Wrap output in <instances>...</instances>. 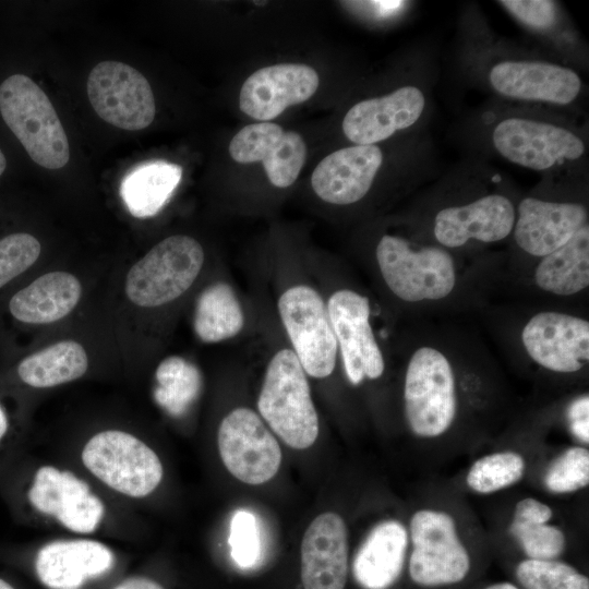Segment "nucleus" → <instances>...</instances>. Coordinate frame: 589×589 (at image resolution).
Instances as JSON below:
<instances>
[{"instance_id":"43","label":"nucleus","mask_w":589,"mask_h":589,"mask_svg":"<svg viewBox=\"0 0 589 589\" xmlns=\"http://www.w3.org/2000/svg\"><path fill=\"white\" fill-rule=\"evenodd\" d=\"M5 167H7V160H5L3 152L0 148V176L5 170Z\"/></svg>"},{"instance_id":"15","label":"nucleus","mask_w":589,"mask_h":589,"mask_svg":"<svg viewBox=\"0 0 589 589\" xmlns=\"http://www.w3.org/2000/svg\"><path fill=\"white\" fill-rule=\"evenodd\" d=\"M521 342L530 359L543 369L575 373L589 360V322L567 313L539 312L525 324Z\"/></svg>"},{"instance_id":"14","label":"nucleus","mask_w":589,"mask_h":589,"mask_svg":"<svg viewBox=\"0 0 589 589\" xmlns=\"http://www.w3.org/2000/svg\"><path fill=\"white\" fill-rule=\"evenodd\" d=\"M515 219L512 200L493 192L441 208L433 218L432 232L445 249L462 248L470 241L494 243L512 235Z\"/></svg>"},{"instance_id":"8","label":"nucleus","mask_w":589,"mask_h":589,"mask_svg":"<svg viewBox=\"0 0 589 589\" xmlns=\"http://www.w3.org/2000/svg\"><path fill=\"white\" fill-rule=\"evenodd\" d=\"M82 460L106 485L131 497L148 495L163 478V466L156 453L123 431L95 434L84 446Z\"/></svg>"},{"instance_id":"40","label":"nucleus","mask_w":589,"mask_h":589,"mask_svg":"<svg viewBox=\"0 0 589 589\" xmlns=\"http://www.w3.org/2000/svg\"><path fill=\"white\" fill-rule=\"evenodd\" d=\"M113 589H164V587L146 577H132L120 582Z\"/></svg>"},{"instance_id":"39","label":"nucleus","mask_w":589,"mask_h":589,"mask_svg":"<svg viewBox=\"0 0 589 589\" xmlns=\"http://www.w3.org/2000/svg\"><path fill=\"white\" fill-rule=\"evenodd\" d=\"M588 411V395L574 400L567 410V418L573 434L586 444L589 442Z\"/></svg>"},{"instance_id":"16","label":"nucleus","mask_w":589,"mask_h":589,"mask_svg":"<svg viewBox=\"0 0 589 589\" xmlns=\"http://www.w3.org/2000/svg\"><path fill=\"white\" fill-rule=\"evenodd\" d=\"M426 105V95L420 86L402 85L353 105L342 119V132L354 145H376L418 124Z\"/></svg>"},{"instance_id":"17","label":"nucleus","mask_w":589,"mask_h":589,"mask_svg":"<svg viewBox=\"0 0 589 589\" xmlns=\"http://www.w3.org/2000/svg\"><path fill=\"white\" fill-rule=\"evenodd\" d=\"M588 225L585 204L524 197L516 208L513 237L525 253L543 257L567 243Z\"/></svg>"},{"instance_id":"26","label":"nucleus","mask_w":589,"mask_h":589,"mask_svg":"<svg viewBox=\"0 0 589 589\" xmlns=\"http://www.w3.org/2000/svg\"><path fill=\"white\" fill-rule=\"evenodd\" d=\"M182 167L167 160H148L132 168L122 179L120 195L136 218L157 215L181 181Z\"/></svg>"},{"instance_id":"37","label":"nucleus","mask_w":589,"mask_h":589,"mask_svg":"<svg viewBox=\"0 0 589 589\" xmlns=\"http://www.w3.org/2000/svg\"><path fill=\"white\" fill-rule=\"evenodd\" d=\"M229 544L231 556L239 566L250 567L257 561L261 543L252 513L244 509L235 513L230 524Z\"/></svg>"},{"instance_id":"6","label":"nucleus","mask_w":589,"mask_h":589,"mask_svg":"<svg viewBox=\"0 0 589 589\" xmlns=\"http://www.w3.org/2000/svg\"><path fill=\"white\" fill-rule=\"evenodd\" d=\"M204 260V250L196 239L185 235L165 238L130 268L125 294L141 308L170 303L193 285Z\"/></svg>"},{"instance_id":"7","label":"nucleus","mask_w":589,"mask_h":589,"mask_svg":"<svg viewBox=\"0 0 589 589\" xmlns=\"http://www.w3.org/2000/svg\"><path fill=\"white\" fill-rule=\"evenodd\" d=\"M404 400L414 435L437 437L450 428L457 409L455 375L442 351L423 346L412 353L406 369Z\"/></svg>"},{"instance_id":"25","label":"nucleus","mask_w":589,"mask_h":589,"mask_svg":"<svg viewBox=\"0 0 589 589\" xmlns=\"http://www.w3.org/2000/svg\"><path fill=\"white\" fill-rule=\"evenodd\" d=\"M82 296L77 277L68 272L44 274L17 291L9 302L11 314L26 324H50L70 314Z\"/></svg>"},{"instance_id":"32","label":"nucleus","mask_w":589,"mask_h":589,"mask_svg":"<svg viewBox=\"0 0 589 589\" xmlns=\"http://www.w3.org/2000/svg\"><path fill=\"white\" fill-rule=\"evenodd\" d=\"M160 387L156 399L171 413H181L194 399L199 390V375L182 359L171 358L157 371Z\"/></svg>"},{"instance_id":"1","label":"nucleus","mask_w":589,"mask_h":589,"mask_svg":"<svg viewBox=\"0 0 589 589\" xmlns=\"http://www.w3.org/2000/svg\"><path fill=\"white\" fill-rule=\"evenodd\" d=\"M490 140L501 157L533 171L560 170L587 154V142L575 127L534 113H509L496 120Z\"/></svg>"},{"instance_id":"38","label":"nucleus","mask_w":589,"mask_h":589,"mask_svg":"<svg viewBox=\"0 0 589 589\" xmlns=\"http://www.w3.org/2000/svg\"><path fill=\"white\" fill-rule=\"evenodd\" d=\"M551 518L552 509L549 505L532 497H527L516 504L512 521L546 524Z\"/></svg>"},{"instance_id":"42","label":"nucleus","mask_w":589,"mask_h":589,"mask_svg":"<svg viewBox=\"0 0 589 589\" xmlns=\"http://www.w3.org/2000/svg\"><path fill=\"white\" fill-rule=\"evenodd\" d=\"M8 430V418L5 411L0 404V441L3 438Z\"/></svg>"},{"instance_id":"11","label":"nucleus","mask_w":589,"mask_h":589,"mask_svg":"<svg viewBox=\"0 0 589 589\" xmlns=\"http://www.w3.org/2000/svg\"><path fill=\"white\" fill-rule=\"evenodd\" d=\"M86 89L95 112L113 127L139 131L147 128L155 118L149 82L127 63L99 62L87 77Z\"/></svg>"},{"instance_id":"29","label":"nucleus","mask_w":589,"mask_h":589,"mask_svg":"<svg viewBox=\"0 0 589 589\" xmlns=\"http://www.w3.org/2000/svg\"><path fill=\"white\" fill-rule=\"evenodd\" d=\"M243 325V309L229 284L217 281L201 292L193 320L200 340L215 344L230 339L241 332Z\"/></svg>"},{"instance_id":"23","label":"nucleus","mask_w":589,"mask_h":589,"mask_svg":"<svg viewBox=\"0 0 589 589\" xmlns=\"http://www.w3.org/2000/svg\"><path fill=\"white\" fill-rule=\"evenodd\" d=\"M113 554L92 540L55 541L43 546L35 561L39 580L51 589H77L87 579L108 572Z\"/></svg>"},{"instance_id":"27","label":"nucleus","mask_w":589,"mask_h":589,"mask_svg":"<svg viewBox=\"0 0 589 589\" xmlns=\"http://www.w3.org/2000/svg\"><path fill=\"white\" fill-rule=\"evenodd\" d=\"M537 286L556 296H572L589 285V225L567 243L541 257L534 271Z\"/></svg>"},{"instance_id":"22","label":"nucleus","mask_w":589,"mask_h":589,"mask_svg":"<svg viewBox=\"0 0 589 589\" xmlns=\"http://www.w3.org/2000/svg\"><path fill=\"white\" fill-rule=\"evenodd\" d=\"M348 533L336 513L318 515L301 542L303 589H345L348 579Z\"/></svg>"},{"instance_id":"28","label":"nucleus","mask_w":589,"mask_h":589,"mask_svg":"<svg viewBox=\"0 0 589 589\" xmlns=\"http://www.w3.org/2000/svg\"><path fill=\"white\" fill-rule=\"evenodd\" d=\"M87 368L84 347L74 340H61L24 358L17 374L32 387L47 388L80 378Z\"/></svg>"},{"instance_id":"3","label":"nucleus","mask_w":589,"mask_h":589,"mask_svg":"<svg viewBox=\"0 0 589 589\" xmlns=\"http://www.w3.org/2000/svg\"><path fill=\"white\" fill-rule=\"evenodd\" d=\"M0 113L37 165L56 170L68 164L64 128L46 93L31 77L12 74L1 83Z\"/></svg>"},{"instance_id":"34","label":"nucleus","mask_w":589,"mask_h":589,"mask_svg":"<svg viewBox=\"0 0 589 589\" xmlns=\"http://www.w3.org/2000/svg\"><path fill=\"white\" fill-rule=\"evenodd\" d=\"M589 483V452L584 447H570L548 468L544 484L553 493H572Z\"/></svg>"},{"instance_id":"13","label":"nucleus","mask_w":589,"mask_h":589,"mask_svg":"<svg viewBox=\"0 0 589 589\" xmlns=\"http://www.w3.org/2000/svg\"><path fill=\"white\" fill-rule=\"evenodd\" d=\"M327 311L347 378L359 385L382 376L385 362L370 323L369 299L351 289H339L328 299Z\"/></svg>"},{"instance_id":"24","label":"nucleus","mask_w":589,"mask_h":589,"mask_svg":"<svg viewBox=\"0 0 589 589\" xmlns=\"http://www.w3.org/2000/svg\"><path fill=\"white\" fill-rule=\"evenodd\" d=\"M408 532L397 520L377 524L359 546L352 575L361 589H392L400 579L407 557Z\"/></svg>"},{"instance_id":"2","label":"nucleus","mask_w":589,"mask_h":589,"mask_svg":"<svg viewBox=\"0 0 589 589\" xmlns=\"http://www.w3.org/2000/svg\"><path fill=\"white\" fill-rule=\"evenodd\" d=\"M257 409L272 431L288 446L305 449L316 441L318 416L306 374L291 349H280L269 360Z\"/></svg>"},{"instance_id":"9","label":"nucleus","mask_w":589,"mask_h":589,"mask_svg":"<svg viewBox=\"0 0 589 589\" xmlns=\"http://www.w3.org/2000/svg\"><path fill=\"white\" fill-rule=\"evenodd\" d=\"M277 306L291 350L305 374L315 378L329 376L338 345L323 298L314 288L297 285L283 292Z\"/></svg>"},{"instance_id":"30","label":"nucleus","mask_w":589,"mask_h":589,"mask_svg":"<svg viewBox=\"0 0 589 589\" xmlns=\"http://www.w3.org/2000/svg\"><path fill=\"white\" fill-rule=\"evenodd\" d=\"M520 589H589V578L561 560L525 558L514 568Z\"/></svg>"},{"instance_id":"12","label":"nucleus","mask_w":589,"mask_h":589,"mask_svg":"<svg viewBox=\"0 0 589 589\" xmlns=\"http://www.w3.org/2000/svg\"><path fill=\"white\" fill-rule=\"evenodd\" d=\"M217 443L228 471L247 484L269 481L280 467L281 449L277 440L249 408H236L221 420Z\"/></svg>"},{"instance_id":"19","label":"nucleus","mask_w":589,"mask_h":589,"mask_svg":"<svg viewBox=\"0 0 589 589\" xmlns=\"http://www.w3.org/2000/svg\"><path fill=\"white\" fill-rule=\"evenodd\" d=\"M28 500L38 512L53 516L75 532L94 531L104 516L103 502L86 482L51 466L36 471Z\"/></svg>"},{"instance_id":"18","label":"nucleus","mask_w":589,"mask_h":589,"mask_svg":"<svg viewBox=\"0 0 589 589\" xmlns=\"http://www.w3.org/2000/svg\"><path fill=\"white\" fill-rule=\"evenodd\" d=\"M229 154L240 164L262 161L271 183L288 188L304 165L306 147L299 133L264 121L242 128L231 139Z\"/></svg>"},{"instance_id":"20","label":"nucleus","mask_w":589,"mask_h":589,"mask_svg":"<svg viewBox=\"0 0 589 589\" xmlns=\"http://www.w3.org/2000/svg\"><path fill=\"white\" fill-rule=\"evenodd\" d=\"M320 84L317 72L299 63H281L261 68L243 83L239 106L247 116L268 121L286 108L306 101Z\"/></svg>"},{"instance_id":"31","label":"nucleus","mask_w":589,"mask_h":589,"mask_svg":"<svg viewBox=\"0 0 589 589\" xmlns=\"http://www.w3.org/2000/svg\"><path fill=\"white\" fill-rule=\"evenodd\" d=\"M526 464L515 452L490 454L476 460L467 473L468 486L482 494L508 488L525 474Z\"/></svg>"},{"instance_id":"10","label":"nucleus","mask_w":589,"mask_h":589,"mask_svg":"<svg viewBox=\"0 0 589 589\" xmlns=\"http://www.w3.org/2000/svg\"><path fill=\"white\" fill-rule=\"evenodd\" d=\"M488 83L503 98L568 107L584 91V82L570 67L537 58H505L486 71Z\"/></svg>"},{"instance_id":"36","label":"nucleus","mask_w":589,"mask_h":589,"mask_svg":"<svg viewBox=\"0 0 589 589\" xmlns=\"http://www.w3.org/2000/svg\"><path fill=\"white\" fill-rule=\"evenodd\" d=\"M498 4L526 28L537 33H550L561 21L558 4L554 1L506 0L498 1Z\"/></svg>"},{"instance_id":"5","label":"nucleus","mask_w":589,"mask_h":589,"mask_svg":"<svg viewBox=\"0 0 589 589\" xmlns=\"http://www.w3.org/2000/svg\"><path fill=\"white\" fill-rule=\"evenodd\" d=\"M412 550L408 576L417 589H447L467 580L471 556L460 541L454 518L434 509H420L410 520Z\"/></svg>"},{"instance_id":"35","label":"nucleus","mask_w":589,"mask_h":589,"mask_svg":"<svg viewBox=\"0 0 589 589\" xmlns=\"http://www.w3.org/2000/svg\"><path fill=\"white\" fill-rule=\"evenodd\" d=\"M39 241L27 232L11 233L0 240V288L28 269L39 257Z\"/></svg>"},{"instance_id":"41","label":"nucleus","mask_w":589,"mask_h":589,"mask_svg":"<svg viewBox=\"0 0 589 589\" xmlns=\"http://www.w3.org/2000/svg\"><path fill=\"white\" fill-rule=\"evenodd\" d=\"M481 589H520L516 584L509 581H498L484 586Z\"/></svg>"},{"instance_id":"33","label":"nucleus","mask_w":589,"mask_h":589,"mask_svg":"<svg viewBox=\"0 0 589 589\" xmlns=\"http://www.w3.org/2000/svg\"><path fill=\"white\" fill-rule=\"evenodd\" d=\"M509 533L531 560H557L566 546L563 531L548 524L512 521Z\"/></svg>"},{"instance_id":"44","label":"nucleus","mask_w":589,"mask_h":589,"mask_svg":"<svg viewBox=\"0 0 589 589\" xmlns=\"http://www.w3.org/2000/svg\"><path fill=\"white\" fill-rule=\"evenodd\" d=\"M0 589H14L9 582L0 578Z\"/></svg>"},{"instance_id":"21","label":"nucleus","mask_w":589,"mask_h":589,"mask_svg":"<svg viewBox=\"0 0 589 589\" xmlns=\"http://www.w3.org/2000/svg\"><path fill=\"white\" fill-rule=\"evenodd\" d=\"M384 163L377 145H351L324 157L311 176L315 194L326 203L351 205L370 191Z\"/></svg>"},{"instance_id":"4","label":"nucleus","mask_w":589,"mask_h":589,"mask_svg":"<svg viewBox=\"0 0 589 589\" xmlns=\"http://www.w3.org/2000/svg\"><path fill=\"white\" fill-rule=\"evenodd\" d=\"M375 256L386 286L402 301L441 300L456 286L454 257L440 244L418 245L386 233L377 242Z\"/></svg>"}]
</instances>
